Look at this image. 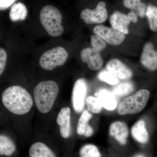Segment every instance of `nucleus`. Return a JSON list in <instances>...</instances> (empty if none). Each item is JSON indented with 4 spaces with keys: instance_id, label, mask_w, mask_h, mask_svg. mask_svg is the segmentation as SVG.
Wrapping results in <instances>:
<instances>
[{
    "instance_id": "1",
    "label": "nucleus",
    "mask_w": 157,
    "mask_h": 157,
    "mask_svg": "<svg viewBox=\"0 0 157 157\" xmlns=\"http://www.w3.org/2000/svg\"><path fill=\"white\" fill-rule=\"evenodd\" d=\"M2 101L9 111L16 115L28 113L33 105L30 94L19 86H13L6 89L2 94Z\"/></svg>"
},
{
    "instance_id": "2",
    "label": "nucleus",
    "mask_w": 157,
    "mask_h": 157,
    "mask_svg": "<svg viewBox=\"0 0 157 157\" xmlns=\"http://www.w3.org/2000/svg\"><path fill=\"white\" fill-rule=\"evenodd\" d=\"M59 92L58 84L52 80L41 82L34 90V100L37 109L42 113L52 109Z\"/></svg>"
},
{
    "instance_id": "3",
    "label": "nucleus",
    "mask_w": 157,
    "mask_h": 157,
    "mask_svg": "<svg viewBox=\"0 0 157 157\" xmlns=\"http://www.w3.org/2000/svg\"><path fill=\"white\" fill-rule=\"evenodd\" d=\"M62 19L63 16L60 11L53 6H45L40 12V22L51 36L58 37L63 34L64 28L62 25Z\"/></svg>"
},
{
    "instance_id": "4",
    "label": "nucleus",
    "mask_w": 157,
    "mask_h": 157,
    "mask_svg": "<svg viewBox=\"0 0 157 157\" xmlns=\"http://www.w3.org/2000/svg\"><path fill=\"white\" fill-rule=\"evenodd\" d=\"M150 97L147 90H141L124 99L118 106V113L121 115L135 114L141 112L146 106Z\"/></svg>"
},
{
    "instance_id": "5",
    "label": "nucleus",
    "mask_w": 157,
    "mask_h": 157,
    "mask_svg": "<svg viewBox=\"0 0 157 157\" xmlns=\"http://www.w3.org/2000/svg\"><path fill=\"white\" fill-rule=\"evenodd\" d=\"M68 56V52L64 48L57 46L43 54L39 60V65L44 70L50 71L64 64Z\"/></svg>"
},
{
    "instance_id": "6",
    "label": "nucleus",
    "mask_w": 157,
    "mask_h": 157,
    "mask_svg": "<svg viewBox=\"0 0 157 157\" xmlns=\"http://www.w3.org/2000/svg\"><path fill=\"white\" fill-rule=\"evenodd\" d=\"M106 6L104 2H100L94 9H86L82 10L80 13V18L86 24L103 23L108 18Z\"/></svg>"
},
{
    "instance_id": "7",
    "label": "nucleus",
    "mask_w": 157,
    "mask_h": 157,
    "mask_svg": "<svg viewBox=\"0 0 157 157\" xmlns=\"http://www.w3.org/2000/svg\"><path fill=\"white\" fill-rule=\"evenodd\" d=\"M93 31L96 35L111 45H120L125 39L124 34L113 28L107 27L103 25L96 26Z\"/></svg>"
},
{
    "instance_id": "8",
    "label": "nucleus",
    "mask_w": 157,
    "mask_h": 157,
    "mask_svg": "<svg viewBox=\"0 0 157 157\" xmlns=\"http://www.w3.org/2000/svg\"><path fill=\"white\" fill-rule=\"evenodd\" d=\"M87 86L83 78L77 79L74 84L72 94L73 109L76 113H80L84 107Z\"/></svg>"
},
{
    "instance_id": "9",
    "label": "nucleus",
    "mask_w": 157,
    "mask_h": 157,
    "mask_svg": "<svg viewBox=\"0 0 157 157\" xmlns=\"http://www.w3.org/2000/svg\"><path fill=\"white\" fill-rule=\"evenodd\" d=\"M82 61L87 64L90 69L93 70H100L104 64V61L100 52L93 48L82 49L80 55Z\"/></svg>"
},
{
    "instance_id": "10",
    "label": "nucleus",
    "mask_w": 157,
    "mask_h": 157,
    "mask_svg": "<svg viewBox=\"0 0 157 157\" xmlns=\"http://www.w3.org/2000/svg\"><path fill=\"white\" fill-rule=\"evenodd\" d=\"M106 67L109 72L122 80H128L133 76L132 70L117 59L109 60L106 65Z\"/></svg>"
},
{
    "instance_id": "11",
    "label": "nucleus",
    "mask_w": 157,
    "mask_h": 157,
    "mask_svg": "<svg viewBox=\"0 0 157 157\" xmlns=\"http://www.w3.org/2000/svg\"><path fill=\"white\" fill-rule=\"evenodd\" d=\"M140 62L144 67L151 71L157 69V51L151 42L146 43L144 47L140 57Z\"/></svg>"
},
{
    "instance_id": "12",
    "label": "nucleus",
    "mask_w": 157,
    "mask_h": 157,
    "mask_svg": "<svg viewBox=\"0 0 157 157\" xmlns=\"http://www.w3.org/2000/svg\"><path fill=\"white\" fill-rule=\"evenodd\" d=\"M71 110L69 107H63L57 117L56 122L59 126L60 133L62 137L67 138L71 134L70 126Z\"/></svg>"
},
{
    "instance_id": "13",
    "label": "nucleus",
    "mask_w": 157,
    "mask_h": 157,
    "mask_svg": "<svg viewBox=\"0 0 157 157\" xmlns=\"http://www.w3.org/2000/svg\"><path fill=\"white\" fill-rule=\"evenodd\" d=\"M109 22L113 28L124 35L129 34V26L131 21L126 14L120 11H116L110 15Z\"/></svg>"
},
{
    "instance_id": "14",
    "label": "nucleus",
    "mask_w": 157,
    "mask_h": 157,
    "mask_svg": "<svg viewBox=\"0 0 157 157\" xmlns=\"http://www.w3.org/2000/svg\"><path fill=\"white\" fill-rule=\"evenodd\" d=\"M109 133L122 145L126 143L129 130L126 124L123 122L116 121L111 124L109 128Z\"/></svg>"
},
{
    "instance_id": "15",
    "label": "nucleus",
    "mask_w": 157,
    "mask_h": 157,
    "mask_svg": "<svg viewBox=\"0 0 157 157\" xmlns=\"http://www.w3.org/2000/svg\"><path fill=\"white\" fill-rule=\"evenodd\" d=\"M131 133L132 137L137 142L145 144L148 141L149 134L145 121L143 120H140L135 123L131 129Z\"/></svg>"
},
{
    "instance_id": "16",
    "label": "nucleus",
    "mask_w": 157,
    "mask_h": 157,
    "mask_svg": "<svg viewBox=\"0 0 157 157\" xmlns=\"http://www.w3.org/2000/svg\"><path fill=\"white\" fill-rule=\"evenodd\" d=\"M97 96L102 107L107 110H114L117 107L115 95L111 92L106 90H101Z\"/></svg>"
},
{
    "instance_id": "17",
    "label": "nucleus",
    "mask_w": 157,
    "mask_h": 157,
    "mask_svg": "<svg viewBox=\"0 0 157 157\" xmlns=\"http://www.w3.org/2000/svg\"><path fill=\"white\" fill-rule=\"evenodd\" d=\"M30 157H56L48 147L42 142L33 144L29 149Z\"/></svg>"
},
{
    "instance_id": "18",
    "label": "nucleus",
    "mask_w": 157,
    "mask_h": 157,
    "mask_svg": "<svg viewBox=\"0 0 157 157\" xmlns=\"http://www.w3.org/2000/svg\"><path fill=\"white\" fill-rule=\"evenodd\" d=\"M28 10L26 7L22 3H14L11 6L9 17L11 21H23L27 16Z\"/></svg>"
},
{
    "instance_id": "19",
    "label": "nucleus",
    "mask_w": 157,
    "mask_h": 157,
    "mask_svg": "<svg viewBox=\"0 0 157 157\" xmlns=\"http://www.w3.org/2000/svg\"><path fill=\"white\" fill-rule=\"evenodd\" d=\"M16 146L10 137L0 135V155L11 156L16 150Z\"/></svg>"
},
{
    "instance_id": "20",
    "label": "nucleus",
    "mask_w": 157,
    "mask_h": 157,
    "mask_svg": "<svg viewBox=\"0 0 157 157\" xmlns=\"http://www.w3.org/2000/svg\"><path fill=\"white\" fill-rule=\"evenodd\" d=\"M134 90L133 83L130 81H126L116 85L113 89L112 93L115 96L124 97L131 94Z\"/></svg>"
},
{
    "instance_id": "21",
    "label": "nucleus",
    "mask_w": 157,
    "mask_h": 157,
    "mask_svg": "<svg viewBox=\"0 0 157 157\" xmlns=\"http://www.w3.org/2000/svg\"><path fill=\"white\" fill-rule=\"evenodd\" d=\"M92 117V114L89 111H88V110H85L82 112L78 119L76 128V132L78 135H84L86 129L89 125V121Z\"/></svg>"
},
{
    "instance_id": "22",
    "label": "nucleus",
    "mask_w": 157,
    "mask_h": 157,
    "mask_svg": "<svg viewBox=\"0 0 157 157\" xmlns=\"http://www.w3.org/2000/svg\"><path fill=\"white\" fill-rule=\"evenodd\" d=\"M146 15L148 19L151 30L157 32V7L152 5L147 6Z\"/></svg>"
},
{
    "instance_id": "23",
    "label": "nucleus",
    "mask_w": 157,
    "mask_h": 157,
    "mask_svg": "<svg viewBox=\"0 0 157 157\" xmlns=\"http://www.w3.org/2000/svg\"><path fill=\"white\" fill-rule=\"evenodd\" d=\"M80 157H102L98 147L92 144L82 146L79 151Z\"/></svg>"
},
{
    "instance_id": "24",
    "label": "nucleus",
    "mask_w": 157,
    "mask_h": 157,
    "mask_svg": "<svg viewBox=\"0 0 157 157\" xmlns=\"http://www.w3.org/2000/svg\"><path fill=\"white\" fill-rule=\"evenodd\" d=\"M86 104L88 111L94 113L101 112L102 106L98 98L89 96L86 99Z\"/></svg>"
},
{
    "instance_id": "25",
    "label": "nucleus",
    "mask_w": 157,
    "mask_h": 157,
    "mask_svg": "<svg viewBox=\"0 0 157 157\" xmlns=\"http://www.w3.org/2000/svg\"><path fill=\"white\" fill-rule=\"evenodd\" d=\"M98 78L101 81L104 82L111 85H116L119 82L118 78L109 71H103L98 75Z\"/></svg>"
},
{
    "instance_id": "26",
    "label": "nucleus",
    "mask_w": 157,
    "mask_h": 157,
    "mask_svg": "<svg viewBox=\"0 0 157 157\" xmlns=\"http://www.w3.org/2000/svg\"><path fill=\"white\" fill-rule=\"evenodd\" d=\"M90 40L93 48L99 52L104 50L107 46L106 42L97 35L92 36Z\"/></svg>"
},
{
    "instance_id": "27",
    "label": "nucleus",
    "mask_w": 157,
    "mask_h": 157,
    "mask_svg": "<svg viewBox=\"0 0 157 157\" xmlns=\"http://www.w3.org/2000/svg\"><path fill=\"white\" fill-rule=\"evenodd\" d=\"M7 60V54L4 48H0V76L2 75L5 68Z\"/></svg>"
},
{
    "instance_id": "28",
    "label": "nucleus",
    "mask_w": 157,
    "mask_h": 157,
    "mask_svg": "<svg viewBox=\"0 0 157 157\" xmlns=\"http://www.w3.org/2000/svg\"><path fill=\"white\" fill-rule=\"evenodd\" d=\"M141 3V0H123L124 6L133 11H135Z\"/></svg>"
},
{
    "instance_id": "29",
    "label": "nucleus",
    "mask_w": 157,
    "mask_h": 157,
    "mask_svg": "<svg viewBox=\"0 0 157 157\" xmlns=\"http://www.w3.org/2000/svg\"><path fill=\"white\" fill-rule=\"evenodd\" d=\"M17 0H0V11L6 10Z\"/></svg>"
},
{
    "instance_id": "30",
    "label": "nucleus",
    "mask_w": 157,
    "mask_h": 157,
    "mask_svg": "<svg viewBox=\"0 0 157 157\" xmlns=\"http://www.w3.org/2000/svg\"><path fill=\"white\" fill-rule=\"evenodd\" d=\"M137 16L141 17H144L146 15L147 7L144 3L141 2L139 7L135 10Z\"/></svg>"
},
{
    "instance_id": "31",
    "label": "nucleus",
    "mask_w": 157,
    "mask_h": 157,
    "mask_svg": "<svg viewBox=\"0 0 157 157\" xmlns=\"http://www.w3.org/2000/svg\"><path fill=\"white\" fill-rule=\"evenodd\" d=\"M127 17L131 22L136 23L138 21V16L135 11L132 10L127 15Z\"/></svg>"
},
{
    "instance_id": "32",
    "label": "nucleus",
    "mask_w": 157,
    "mask_h": 157,
    "mask_svg": "<svg viewBox=\"0 0 157 157\" xmlns=\"http://www.w3.org/2000/svg\"><path fill=\"white\" fill-rule=\"evenodd\" d=\"M93 133H94V130H93L92 127L89 124L88 126L86 127L83 135L85 137H89L92 135Z\"/></svg>"
},
{
    "instance_id": "33",
    "label": "nucleus",
    "mask_w": 157,
    "mask_h": 157,
    "mask_svg": "<svg viewBox=\"0 0 157 157\" xmlns=\"http://www.w3.org/2000/svg\"><path fill=\"white\" fill-rule=\"evenodd\" d=\"M135 157H144V156L143 155H138L136 156Z\"/></svg>"
}]
</instances>
